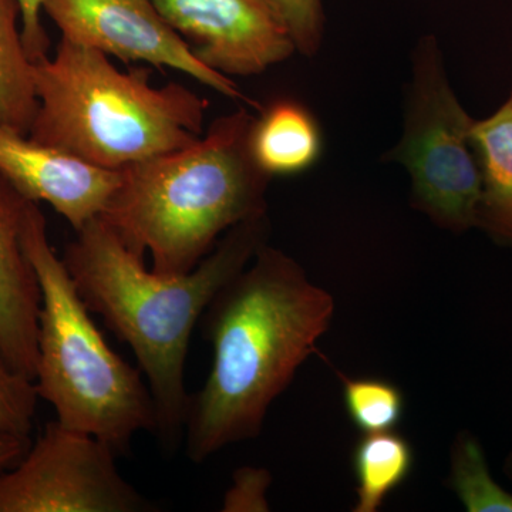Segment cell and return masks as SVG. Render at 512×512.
Here are the masks:
<instances>
[{
	"label": "cell",
	"instance_id": "cell-1",
	"mask_svg": "<svg viewBox=\"0 0 512 512\" xmlns=\"http://www.w3.org/2000/svg\"><path fill=\"white\" fill-rule=\"evenodd\" d=\"M333 315V296L295 259L265 244L222 286L200 320L214 356L185 420L192 463L262 433L269 407L318 353Z\"/></svg>",
	"mask_w": 512,
	"mask_h": 512
},
{
	"label": "cell",
	"instance_id": "cell-2",
	"mask_svg": "<svg viewBox=\"0 0 512 512\" xmlns=\"http://www.w3.org/2000/svg\"><path fill=\"white\" fill-rule=\"evenodd\" d=\"M76 234L63 264L87 309L133 350L156 404L158 439L174 450L190 406L185 362L192 332L212 298L265 244L266 217L229 229L194 271L174 276L146 268L100 217Z\"/></svg>",
	"mask_w": 512,
	"mask_h": 512
},
{
	"label": "cell",
	"instance_id": "cell-3",
	"mask_svg": "<svg viewBox=\"0 0 512 512\" xmlns=\"http://www.w3.org/2000/svg\"><path fill=\"white\" fill-rule=\"evenodd\" d=\"M247 110L212 121L191 146L121 170L119 188L100 215L134 254L160 275L194 271L218 237L265 217L268 175L249 150Z\"/></svg>",
	"mask_w": 512,
	"mask_h": 512
},
{
	"label": "cell",
	"instance_id": "cell-4",
	"mask_svg": "<svg viewBox=\"0 0 512 512\" xmlns=\"http://www.w3.org/2000/svg\"><path fill=\"white\" fill-rule=\"evenodd\" d=\"M150 77L60 39L55 56L35 62L39 107L28 136L113 171L200 140L208 100L183 84L153 86Z\"/></svg>",
	"mask_w": 512,
	"mask_h": 512
},
{
	"label": "cell",
	"instance_id": "cell-5",
	"mask_svg": "<svg viewBox=\"0 0 512 512\" xmlns=\"http://www.w3.org/2000/svg\"><path fill=\"white\" fill-rule=\"evenodd\" d=\"M23 245L42 291L35 384L57 423L126 453L141 431L157 430L153 396L141 370L110 348L47 235L46 218L30 201Z\"/></svg>",
	"mask_w": 512,
	"mask_h": 512
},
{
	"label": "cell",
	"instance_id": "cell-6",
	"mask_svg": "<svg viewBox=\"0 0 512 512\" xmlns=\"http://www.w3.org/2000/svg\"><path fill=\"white\" fill-rule=\"evenodd\" d=\"M473 123L448 83L436 42L424 40L414 59L406 130L390 158L409 170L414 207L457 234L478 228L481 175Z\"/></svg>",
	"mask_w": 512,
	"mask_h": 512
},
{
	"label": "cell",
	"instance_id": "cell-7",
	"mask_svg": "<svg viewBox=\"0 0 512 512\" xmlns=\"http://www.w3.org/2000/svg\"><path fill=\"white\" fill-rule=\"evenodd\" d=\"M116 456L106 441L52 421L0 471V512L158 511L121 476Z\"/></svg>",
	"mask_w": 512,
	"mask_h": 512
},
{
	"label": "cell",
	"instance_id": "cell-8",
	"mask_svg": "<svg viewBox=\"0 0 512 512\" xmlns=\"http://www.w3.org/2000/svg\"><path fill=\"white\" fill-rule=\"evenodd\" d=\"M43 12L59 28L62 39L124 63L143 62L158 70H177L222 96L259 109L234 80L194 55L153 0H45Z\"/></svg>",
	"mask_w": 512,
	"mask_h": 512
},
{
	"label": "cell",
	"instance_id": "cell-9",
	"mask_svg": "<svg viewBox=\"0 0 512 512\" xmlns=\"http://www.w3.org/2000/svg\"><path fill=\"white\" fill-rule=\"evenodd\" d=\"M194 55L225 76H251L296 50L275 0H153Z\"/></svg>",
	"mask_w": 512,
	"mask_h": 512
},
{
	"label": "cell",
	"instance_id": "cell-10",
	"mask_svg": "<svg viewBox=\"0 0 512 512\" xmlns=\"http://www.w3.org/2000/svg\"><path fill=\"white\" fill-rule=\"evenodd\" d=\"M0 174L29 201L47 202L76 232L103 214L121 181V171L8 127H0Z\"/></svg>",
	"mask_w": 512,
	"mask_h": 512
},
{
	"label": "cell",
	"instance_id": "cell-11",
	"mask_svg": "<svg viewBox=\"0 0 512 512\" xmlns=\"http://www.w3.org/2000/svg\"><path fill=\"white\" fill-rule=\"evenodd\" d=\"M30 201L0 174V350L35 382L42 291L23 245Z\"/></svg>",
	"mask_w": 512,
	"mask_h": 512
},
{
	"label": "cell",
	"instance_id": "cell-12",
	"mask_svg": "<svg viewBox=\"0 0 512 512\" xmlns=\"http://www.w3.org/2000/svg\"><path fill=\"white\" fill-rule=\"evenodd\" d=\"M471 146L481 175L478 228L512 245V87L500 109L474 120Z\"/></svg>",
	"mask_w": 512,
	"mask_h": 512
},
{
	"label": "cell",
	"instance_id": "cell-13",
	"mask_svg": "<svg viewBox=\"0 0 512 512\" xmlns=\"http://www.w3.org/2000/svg\"><path fill=\"white\" fill-rule=\"evenodd\" d=\"M320 144L315 119L293 101H278L262 111L249 133L251 156L268 177L305 171L318 160Z\"/></svg>",
	"mask_w": 512,
	"mask_h": 512
},
{
	"label": "cell",
	"instance_id": "cell-14",
	"mask_svg": "<svg viewBox=\"0 0 512 512\" xmlns=\"http://www.w3.org/2000/svg\"><path fill=\"white\" fill-rule=\"evenodd\" d=\"M19 22L18 0H0V127L29 134L39 99Z\"/></svg>",
	"mask_w": 512,
	"mask_h": 512
},
{
	"label": "cell",
	"instance_id": "cell-15",
	"mask_svg": "<svg viewBox=\"0 0 512 512\" xmlns=\"http://www.w3.org/2000/svg\"><path fill=\"white\" fill-rule=\"evenodd\" d=\"M412 443L394 431L365 434L353 448L357 501L353 511L377 512L393 491L406 483L414 467Z\"/></svg>",
	"mask_w": 512,
	"mask_h": 512
},
{
	"label": "cell",
	"instance_id": "cell-16",
	"mask_svg": "<svg viewBox=\"0 0 512 512\" xmlns=\"http://www.w3.org/2000/svg\"><path fill=\"white\" fill-rule=\"evenodd\" d=\"M448 484L468 512H512V494L491 476L480 441L468 431L454 441Z\"/></svg>",
	"mask_w": 512,
	"mask_h": 512
},
{
	"label": "cell",
	"instance_id": "cell-17",
	"mask_svg": "<svg viewBox=\"0 0 512 512\" xmlns=\"http://www.w3.org/2000/svg\"><path fill=\"white\" fill-rule=\"evenodd\" d=\"M339 377L346 412L363 434L383 433L399 426L406 407L399 386L377 377H348L342 373Z\"/></svg>",
	"mask_w": 512,
	"mask_h": 512
},
{
	"label": "cell",
	"instance_id": "cell-18",
	"mask_svg": "<svg viewBox=\"0 0 512 512\" xmlns=\"http://www.w3.org/2000/svg\"><path fill=\"white\" fill-rule=\"evenodd\" d=\"M37 400L35 382L13 369L0 350V436L30 437Z\"/></svg>",
	"mask_w": 512,
	"mask_h": 512
},
{
	"label": "cell",
	"instance_id": "cell-19",
	"mask_svg": "<svg viewBox=\"0 0 512 512\" xmlns=\"http://www.w3.org/2000/svg\"><path fill=\"white\" fill-rule=\"evenodd\" d=\"M285 16L296 50L318 52L323 30L322 0H275Z\"/></svg>",
	"mask_w": 512,
	"mask_h": 512
},
{
	"label": "cell",
	"instance_id": "cell-20",
	"mask_svg": "<svg viewBox=\"0 0 512 512\" xmlns=\"http://www.w3.org/2000/svg\"><path fill=\"white\" fill-rule=\"evenodd\" d=\"M271 484V474L262 468L245 467L235 471L234 484L222 503V511H268L266 490Z\"/></svg>",
	"mask_w": 512,
	"mask_h": 512
},
{
	"label": "cell",
	"instance_id": "cell-21",
	"mask_svg": "<svg viewBox=\"0 0 512 512\" xmlns=\"http://www.w3.org/2000/svg\"><path fill=\"white\" fill-rule=\"evenodd\" d=\"M18 2L23 45L30 59L35 63L47 56L50 46L49 37L40 19L45 0H18Z\"/></svg>",
	"mask_w": 512,
	"mask_h": 512
},
{
	"label": "cell",
	"instance_id": "cell-22",
	"mask_svg": "<svg viewBox=\"0 0 512 512\" xmlns=\"http://www.w3.org/2000/svg\"><path fill=\"white\" fill-rule=\"evenodd\" d=\"M32 437L0 436V471L8 470L25 456Z\"/></svg>",
	"mask_w": 512,
	"mask_h": 512
},
{
	"label": "cell",
	"instance_id": "cell-23",
	"mask_svg": "<svg viewBox=\"0 0 512 512\" xmlns=\"http://www.w3.org/2000/svg\"><path fill=\"white\" fill-rule=\"evenodd\" d=\"M505 473L512 480V453L508 456L507 461H505Z\"/></svg>",
	"mask_w": 512,
	"mask_h": 512
}]
</instances>
